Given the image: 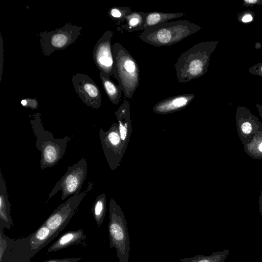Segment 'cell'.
<instances>
[{"mask_svg":"<svg viewBox=\"0 0 262 262\" xmlns=\"http://www.w3.org/2000/svg\"><path fill=\"white\" fill-rule=\"evenodd\" d=\"M218 43V40L201 41L183 52L174 65L178 81L187 82L204 75Z\"/></svg>","mask_w":262,"mask_h":262,"instance_id":"cell-1","label":"cell"},{"mask_svg":"<svg viewBox=\"0 0 262 262\" xmlns=\"http://www.w3.org/2000/svg\"><path fill=\"white\" fill-rule=\"evenodd\" d=\"M93 184L89 181L85 189L79 194L73 195L60 205L43 223L58 235L67 226L75 214L84 196L92 190Z\"/></svg>","mask_w":262,"mask_h":262,"instance_id":"cell-8","label":"cell"},{"mask_svg":"<svg viewBox=\"0 0 262 262\" xmlns=\"http://www.w3.org/2000/svg\"><path fill=\"white\" fill-rule=\"evenodd\" d=\"M248 71L252 75L262 77V62L252 66L248 69Z\"/></svg>","mask_w":262,"mask_h":262,"instance_id":"cell-26","label":"cell"},{"mask_svg":"<svg viewBox=\"0 0 262 262\" xmlns=\"http://www.w3.org/2000/svg\"><path fill=\"white\" fill-rule=\"evenodd\" d=\"M235 121L237 135L243 145L251 141L256 133L262 131L261 121L245 106L237 107Z\"/></svg>","mask_w":262,"mask_h":262,"instance_id":"cell-11","label":"cell"},{"mask_svg":"<svg viewBox=\"0 0 262 262\" xmlns=\"http://www.w3.org/2000/svg\"><path fill=\"white\" fill-rule=\"evenodd\" d=\"M255 16L254 11L248 10L238 13L236 18L238 22L246 24L253 21L254 20Z\"/></svg>","mask_w":262,"mask_h":262,"instance_id":"cell-24","label":"cell"},{"mask_svg":"<svg viewBox=\"0 0 262 262\" xmlns=\"http://www.w3.org/2000/svg\"><path fill=\"white\" fill-rule=\"evenodd\" d=\"M87 173L88 165L84 158H82L73 165L68 166L67 171L50 192L48 199H51L60 190L62 191V201L69 195L80 194Z\"/></svg>","mask_w":262,"mask_h":262,"instance_id":"cell-7","label":"cell"},{"mask_svg":"<svg viewBox=\"0 0 262 262\" xmlns=\"http://www.w3.org/2000/svg\"><path fill=\"white\" fill-rule=\"evenodd\" d=\"M91 211L98 226L100 227L103 222L106 212V198L104 193L97 197Z\"/></svg>","mask_w":262,"mask_h":262,"instance_id":"cell-22","label":"cell"},{"mask_svg":"<svg viewBox=\"0 0 262 262\" xmlns=\"http://www.w3.org/2000/svg\"><path fill=\"white\" fill-rule=\"evenodd\" d=\"M73 87L82 101L92 109H98L101 104V94L99 87L87 74L76 73L72 75Z\"/></svg>","mask_w":262,"mask_h":262,"instance_id":"cell-9","label":"cell"},{"mask_svg":"<svg viewBox=\"0 0 262 262\" xmlns=\"http://www.w3.org/2000/svg\"><path fill=\"white\" fill-rule=\"evenodd\" d=\"M86 238V236L81 229L68 231L48 248L47 253L57 251L72 245L82 244Z\"/></svg>","mask_w":262,"mask_h":262,"instance_id":"cell-16","label":"cell"},{"mask_svg":"<svg viewBox=\"0 0 262 262\" xmlns=\"http://www.w3.org/2000/svg\"><path fill=\"white\" fill-rule=\"evenodd\" d=\"M229 249L213 252L211 254L196 255L188 258H181V262H224L229 254Z\"/></svg>","mask_w":262,"mask_h":262,"instance_id":"cell-20","label":"cell"},{"mask_svg":"<svg viewBox=\"0 0 262 262\" xmlns=\"http://www.w3.org/2000/svg\"><path fill=\"white\" fill-rule=\"evenodd\" d=\"M257 5H262V0H243L242 5L246 7H253Z\"/></svg>","mask_w":262,"mask_h":262,"instance_id":"cell-28","label":"cell"},{"mask_svg":"<svg viewBox=\"0 0 262 262\" xmlns=\"http://www.w3.org/2000/svg\"><path fill=\"white\" fill-rule=\"evenodd\" d=\"M147 12L132 11L126 17L125 21L118 27V30H124L129 33L139 31L145 19Z\"/></svg>","mask_w":262,"mask_h":262,"instance_id":"cell-19","label":"cell"},{"mask_svg":"<svg viewBox=\"0 0 262 262\" xmlns=\"http://www.w3.org/2000/svg\"><path fill=\"white\" fill-rule=\"evenodd\" d=\"M201 27L188 20L157 25L143 30L139 38L155 47L170 46L198 32Z\"/></svg>","mask_w":262,"mask_h":262,"instance_id":"cell-3","label":"cell"},{"mask_svg":"<svg viewBox=\"0 0 262 262\" xmlns=\"http://www.w3.org/2000/svg\"><path fill=\"white\" fill-rule=\"evenodd\" d=\"M82 258L79 257L59 259H51L42 262H78Z\"/></svg>","mask_w":262,"mask_h":262,"instance_id":"cell-27","label":"cell"},{"mask_svg":"<svg viewBox=\"0 0 262 262\" xmlns=\"http://www.w3.org/2000/svg\"><path fill=\"white\" fill-rule=\"evenodd\" d=\"M194 97V94L192 93L170 97L157 102L153 110L156 113L160 114L174 112L187 106Z\"/></svg>","mask_w":262,"mask_h":262,"instance_id":"cell-13","label":"cell"},{"mask_svg":"<svg viewBox=\"0 0 262 262\" xmlns=\"http://www.w3.org/2000/svg\"><path fill=\"white\" fill-rule=\"evenodd\" d=\"M99 76L104 90L110 100L114 104H118L122 92L120 86L112 81L110 76L101 72H99Z\"/></svg>","mask_w":262,"mask_h":262,"instance_id":"cell-18","label":"cell"},{"mask_svg":"<svg viewBox=\"0 0 262 262\" xmlns=\"http://www.w3.org/2000/svg\"><path fill=\"white\" fill-rule=\"evenodd\" d=\"M132 12L131 9L128 7H113L110 8L107 14L108 17L116 24L121 25Z\"/></svg>","mask_w":262,"mask_h":262,"instance_id":"cell-23","label":"cell"},{"mask_svg":"<svg viewBox=\"0 0 262 262\" xmlns=\"http://www.w3.org/2000/svg\"><path fill=\"white\" fill-rule=\"evenodd\" d=\"M7 247L0 262H29L34 256L29 242V236L13 240L7 237Z\"/></svg>","mask_w":262,"mask_h":262,"instance_id":"cell-12","label":"cell"},{"mask_svg":"<svg viewBox=\"0 0 262 262\" xmlns=\"http://www.w3.org/2000/svg\"><path fill=\"white\" fill-rule=\"evenodd\" d=\"M114 32L106 31L97 40L93 51V58L98 69L111 76L113 75L114 60L111 39Z\"/></svg>","mask_w":262,"mask_h":262,"instance_id":"cell-10","label":"cell"},{"mask_svg":"<svg viewBox=\"0 0 262 262\" xmlns=\"http://www.w3.org/2000/svg\"><path fill=\"white\" fill-rule=\"evenodd\" d=\"M245 152L251 158L262 159V131L256 133L249 142L244 145Z\"/></svg>","mask_w":262,"mask_h":262,"instance_id":"cell-21","label":"cell"},{"mask_svg":"<svg viewBox=\"0 0 262 262\" xmlns=\"http://www.w3.org/2000/svg\"><path fill=\"white\" fill-rule=\"evenodd\" d=\"M114 65L113 75L124 96L132 98L139 85L140 70L137 62L119 42L112 46Z\"/></svg>","mask_w":262,"mask_h":262,"instance_id":"cell-4","label":"cell"},{"mask_svg":"<svg viewBox=\"0 0 262 262\" xmlns=\"http://www.w3.org/2000/svg\"><path fill=\"white\" fill-rule=\"evenodd\" d=\"M186 14L187 13L183 12H147L143 24L139 29V31L144 30L147 28L157 25L167 23L169 20L182 17Z\"/></svg>","mask_w":262,"mask_h":262,"instance_id":"cell-17","label":"cell"},{"mask_svg":"<svg viewBox=\"0 0 262 262\" xmlns=\"http://www.w3.org/2000/svg\"><path fill=\"white\" fill-rule=\"evenodd\" d=\"M258 203H259V210L260 213V214L262 217V189L260 191L259 199H258Z\"/></svg>","mask_w":262,"mask_h":262,"instance_id":"cell-30","label":"cell"},{"mask_svg":"<svg viewBox=\"0 0 262 262\" xmlns=\"http://www.w3.org/2000/svg\"><path fill=\"white\" fill-rule=\"evenodd\" d=\"M5 180L0 169V229H9L13 225Z\"/></svg>","mask_w":262,"mask_h":262,"instance_id":"cell-14","label":"cell"},{"mask_svg":"<svg viewBox=\"0 0 262 262\" xmlns=\"http://www.w3.org/2000/svg\"><path fill=\"white\" fill-rule=\"evenodd\" d=\"M29 236L31 250L35 255L57 235L46 225L42 224L37 230Z\"/></svg>","mask_w":262,"mask_h":262,"instance_id":"cell-15","label":"cell"},{"mask_svg":"<svg viewBox=\"0 0 262 262\" xmlns=\"http://www.w3.org/2000/svg\"><path fill=\"white\" fill-rule=\"evenodd\" d=\"M110 247L116 250L119 262H129L130 240L124 216L121 210L112 200L108 225Z\"/></svg>","mask_w":262,"mask_h":262,"instance_id":"cell-5","label":"cell"},{"mask_svg":"<svg viewBox=\"0 0 262 262\" xmlns=\"http://www.w3.org/2000/svg\"><path fill=\"white\" fill-rule=\"evenodd\" d=\"M256 106L258 111L259 115L262 118V105L258 103H256Z\"/></svg>","mask_w":262,"mask_h":262,"instance_id":"cell-31","label":"cell"},{"mask_svg":"<svg viewBox=\"0 0 262 262\" xmlns=\"http://www.w3.org/2000/svg\"><path fill=\"white\" fill-rule=\"evenodd\" d=\"M82 29V27L67 23L54 30L41 32L39 42L41 53L49 56L55 51L65 49L77 41Z\"/></svg>","mask_w":262,"mask_h":262,"instance_id":"cell-6","label":"cell"},{"mask_svg":"<svg viewBox=\"0 0 262 262\" xmlns=\"http://www.w3.org/2000/svg\"><path fill=\"white\" fill-rule=\"evenodd\" d=\"M261 40H262V38H261Z\"/></svg>","mask_w":262,"mask_h":262,"instance_id":"cell-32","label":"cell"},{"mask_svg":"<svg viewBox=\"0 0 262 262\" xmlns=\"http://www.w3.org/2000/svg\"><path fill=\"white\" fill-rule=\"evenodd\" d=\"M21 104L27 108L36 110L38 108V101L36 98H26L20 101Z\"/></svg>","mask_w":262,"mask_h":262,"instance_id":"cell-25","label":"cell"},{"mask_svg":"<svg viewBox=\"0 0 262 262\" xmlns=\"http://www.w3.org/2000/svg\"><path fill=\"white\" fill-rule=\"evenodd\" d=\"M119 130L121 139L124 140L126 136L127 130L125 125L119 122Z\"/></svg>","mask_w":262,"mask_h":262,"instance_id":"cell-29","label":"cell"},{"mask_svg":"<svg viewBox=\"0 0 262 262\" xmlns=\"http://www.w3.org/2000/svg\"><path fill=\"white\" fill-rule=\"evenodd\" d=\"M29 118L32 130L36 139V147L41 153V169L52 167L62 158L67 144L72 136L54 138L52 133L45 129L40 113L30 115Z\"/></svg>","mask_w":262,"mask_h":262,"instance_id":"cell-2","label":"cell"}]
</instances>
